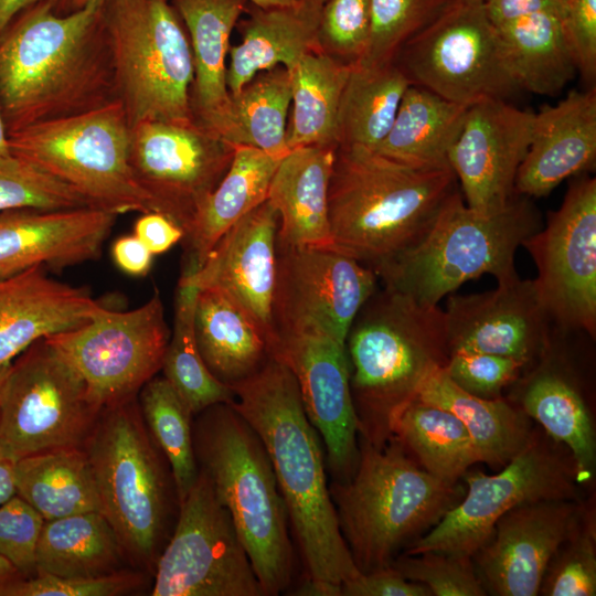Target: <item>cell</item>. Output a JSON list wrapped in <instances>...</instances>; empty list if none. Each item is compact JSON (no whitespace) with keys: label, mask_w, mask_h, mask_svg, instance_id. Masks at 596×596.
Wrapping results in <instances>:
<instances>
[{"label":"cell","mask_w":596,"mask_h":596,"mask_svg":"<svg viewBox=\"0 0 596 596\" xmlns=\"http://www.w3.org/2000/svg\"><path fill=\"white\" fill-rule=\"evenodd\" d=\"M104 2L63 15L39 2L1 31L0 109L8 135L118 102Z\"/></svg>","instance_id":"cell-1"},{"label":"cell","mask_w":596,"mask_h":596,"mask_svg":"<svg viewBox=\"0 0 596 596\" xmlns=\"http://www.w3.org/2000/svg\"><path fill=\"white\" fill-rule=\"evenodd\" d=\"M231 389V405L256 432L269 456L305 578L341 587L361 572L341 533L323 444L306 415L294 374L272 356Z\"/></svg>","instance_id":"cell-2"},{"label":"cell","mask_w":596,"mask_h":596,"mask_svg":"<svg viewBox=\"0 0 596 596\" xmlns=\"http://www.w3.org/2000/svg\"><path fill=\"white\" fill-rule=\"evenodd\" d=\"M459 191L450 167L417 168L337 146L328 190L331 248L374 273L416 246Z\"/></svg>","instance_id":"cell-3"},{"label":"cell","mask_w":596,"mask_h":596,"mask_svg":"<svg viewBox=\"0 0 596 596\" xmlns=\"http://www.w3.org/2000/svg\"><path fill=\"white\" fill-rule=\"evenodd\" d=\"M344 348L359 440L383 447L395 417L449 359L445 311L376 289L352 321Z\"/></svg>","instance_id":"cell-4"},{"label":"cell","mask_w":596,"mask_h":596,"mask_svg":"<svg viewBox=\"0 0 596 596\" xmlns=\"http://www.w3.org/2000/svg\"><path fill=\"white\" fill-rule=\"evenodd\" d=\"M195 416L192 434L199 469L228 512L263 595H279L291 584L294 549L266 448L231 403L212 405Z\"/></svg>","instance_id":"cell-5"},{"label":"cell","mask_w":596,"mask_h":596,"mask_svg":"<svg viewBox=\"0 0 596 596\" xmlns=\"http://www.w3.org/2000/svg\"><path fill=\"white\" fill-rule=\"evenodd\" d=\"M329 490L361 573L390 565L400 549L430 530L464 496L462 487L424 470L394 437L380 448L360 440L354 473L332 480Z\"/></svg>","instance_id":"cell-6"},{"label":"cell","mask_w":596,"mask_h":596,"mask_svg":"<svg viewBox=\"0 0 596 596\" xmlns=\"http://www.w3.org/2000/svg\"><path fill=\"white\" fill-rule=\"evenodd\" d=\"M83 449L100 512L130 566L153 575L179 501L169 464L149 434L137 396L104 407Z\"/></svg>","instance_id":"cell-7"},{"label":"cell","mask_w":596,"mask_h":596,"mask_svg":"<svg viewBox=\"0 0 596 596\" xmlns=\"http://www.w3.org/2000/svg\"><path fill=\"white\" fill-rule=\"evenodd\" d=\"M542 227L538 209L515 194L508 205L485 215L470 209L458 191L424 238L375 274L384 287L419 304L438 305L464 283L490 274L498 283L517 278L519 246Z\"/></svg>","instance_id":"cell-8"},{"label":"cell","mask_w":596,"mask_h":596,"mask_svg":"<svg viewBox=\"0 0 596 596\" xmlns=\"http://www.w3.org/2000/svg\"><path fill=\"white\" fill-rule=\"evenodd\" d=\"M104 19L117 97L129 126L192 120V51L170 0H106Z\"/></svg>","instance_id":"cell-9"},{"label":"cell","mask_w":596,"mask_h":596,"mask_svg":"<svg viewBox=\"0 0 596 596\" xmlns=\"http://www.w3.org/2000/svg\"><path fill=\"white\" fill-rule=\"evenodd\" d=\"M129 130L119 102L8 135L10 152L74 189L89 206L116 215L152 211L128 160Z\"/></svg>","instance_id":"cell-10"},{"label":"cell","mask_w":596,"mask_h":596,"mask_svg":"<svg viewBox=\"0 0 596 596\" xmlns=\"http://www.w3.org/2000/svg\"><path fill=\"white\" fill-rule=\"evenodd\" d=\"M462 477L467 491L461 499L403 554L440 551L472 557L509 510L539 500H579L582 487L568 450L534 429L522 449L498 472L467 471Z\"/></svg>","instance_id":"cell-11"},{"label":"cell","mask_w":596,"mask_h":596,"mask_svg":"<svg viewBox=\"0 0 596 596\" xmlns=\"http://www.w3.org/2000/svg\"><path fill=\"white\" fill-rule=\"evenodd\" d=\"M102 407L77 371L45 339L17 356L0 398V456L15 462L83 447Z\"/></svg>","instance_id":"cell-12"},{"label":"cell","mask_w":596,"mask_h":596,"mask_svg":"<svg viewBox=\"0 0 596 596\" xmlns=\"http://www.w3.org/2000/svg\"><path fill=\"white\" fill-rule=\"evenodd\" d=\"M394 62L412 85L467 107L505 100L520 89L483 0H455L400 49Z\"/></svg>","instance_id":"cell-13"},{"label":"cell","mask_w":596,"mask_h":596,"mask_svg":"<svg viewBox=\"0 0 596 596\" xmlns=\"http://www.w3.org/2000/svg\"><path fill=\"white\" fill-rule=\"evenodd\" d=\"M151 596H260L262 587L226 509L206 475L179 503L153 573Z\"/></svg>","instance_id":"cell-14"},{"label":"cell","mask_w":596,"mask_h":596,"mask_svg":"<svg viewBox=\"0 0 596 596\" xmlns=\"http://www.w3.org/2000/svg\"><path fill=\"white\" fill-rule=\"evenodd\" d=\"M44 339L77 371L93 400L104 408L137 396L156 376L170 331L156 291L131 310L102 305L87 322Z\"/></svg>","instance_id":"cell-15"},{"label":"cell","mask_w":596,"mask_h":596,"mask_svg":"<svg viewBox=\"0 0 596 596\" xmlns=\"http://www.w3.org/2000/svg\"><path fill=\"white\" fill-rule=\"evenodd\" d=\"M524 246L534 260L540 300L563 332L596 336V180H572L561 206Z\"/></svg>","instance_id":"cell-16"},{"label":"cell","mask_w":596,"mask_h":596,"mask_svg":"<svg viewBox=\"0 0 596 596\" xmlns=\"http://www.w3.org/2000/svg\"><path fill=\"white\" fill-rule=\"evenodd\" d=\"M235 147L192 120H143L130 126L128 160L152 211L183 233L203 200L216 188Z\"/></svg>","instance_id":"cell-17"},{"label":"cell","mask_w":596,"mask_h":596,"mask_svg":"<svg viewBox=\"0 0 596 596\" xmlns=\"http://www.w3.org/2000/svg\"><path fill=\"white\" fill-rule=\"evenodd\" d=\"M376 280L373 269L336 249L277 243L276 333L318 328L344 344L352 321L376 290Z\"/></svg>","instance_id":"cell-18"},{"label":"cell","mask_w":596,"mask_h":596,"mask_svg":"<svg viewBox=\"0 0 596 596\" xmlns=\"http://www.w3.org/2000/svg\"><path fill=\"white\" fill-rule=\"evenodd\" d=\"M270 355L296 379L332 480H348L359 460V434L344 344L318 328L284 330L277 332Z\"/></svg>","instance_id":"cell-19"},{"label":"cell","mask_w":596,"mask_h":596,"mask_svg":"<svg viewBox=\"0 0 596 596\" xmlns=\"http://www.w3.org/2000/svg\"><path fill=\"white\" fill-rule=\"evenodd\" d=\"M588 504L574 499L526 502L505 512L490 539L473 555L487 594L535 596L545 570L581 524Z\"/></svg>","instance_id":"cell-20"},{"label":"cell","mask_w":596,"mask_h":596,"mask_svg":"<svg viewBox=\"0 0 596 596\" xmlns=\"http://www.w3.org/2000/svg\"><path fill=\"white\" fill-rule=\"evenodd\" d=\"M534 113L504 99L468 107L448 164L470 209L494 214L515 195V177L531 143Z\"/></svg>","instance_id":"cell-21"},{"label":"cell","mask_w":596,"mask_h":596,"mask_svg":"<svg viewBox=\"0 0 596 596\" xmlns=\"http://www.w3.org/2000/svg\"><path fill=\"white\" fill-rule=\"evenodd\" d=\"M445 311L449 351L471 350L533 364L555 327L533 279L519 276L480 294L454 295Z\"/></svg>","instance_id":"cell-22"},{"label":"cell","mask_w":596,"mask_h":596,"mask_svg":"<svg viewBox=\"0 0 596 596\" xmlns=\"http://www.w3.org/2000/svg\"><path fill=\"white\" fill-rule=\"evenodd\" d=\"M278 226L277 211L264 201L223 234L195 273L180 277L198 289H219L234 299L263 330L269 350L277 338L273 302Z\"/></svg>","instance_id":"cell-23"},{"label":"cell","mask_w":596,"mask_h":596,"mask_svg":"<svg viewBox=\"0 0 596 596\" xmlns=\"http://www.w3.org/2000/svg\"><path fill=\"white\" fill-rule=\"evenodd\" d=\"M116 217L91 206L0 212V278L34 266L62 269L97 258Z\"/></svg>","instance_id":"cell-24"},{"label":"cell","mask_w":596,"mask_h":596,"mask_svg":"<svg viewBox=\"0 0 596 596\" xmlns=\"http://www.w3.org/2000/svg\"><path fill=\"white\" fill-rule=\"evenodd\" d=\"M526 369L508 398L568 450L578 483L590 485L596 475L595 425L582 384L558 350L556 329L545 351Z\"/></svg>","instance_id":"cell-25"},{"label":"cell","mask_w":596,"mask_h":596,"mask_svg":"<svg viewBox=\"0 0 596 596\" xmlns=\"http://www.w3.org/2000/svg\"><path fill=\"white\" fill-rule=\"evenodd\" d=\"M596 161V91L571 92L534 114L532 139L519 167L514 192L544 196L565 179L590 171Z\"/></svg>","instance_id":"cell-26"},{"label":"cell","mask_w":596,"mask_h":596,"mask_svg":"<svg viewBox=\"0 0 596 596\" xmlns=\"http://www.w3.org/2000/svg\"><path fill=\"white\" fill-rule=\"evenodd\" d=\"M100 306L83 288L49 277L41 265L0 278V365L38 340L87 322Z\"/></svg>","instance_id":"cell-27"},{"label":"cell","mask_w":596,"mask_h":596,"mask_svg":"<svg viewBox=\"0 0 596 596\" xmlns=\"http://www.w3.org/2000/svg\"><path fill=\"white\" fill-rule=\"evenodd\" d=\"M336 148L299 147L280 159L267 194L279 216L278 244L331 248L328 190Z\"/></svg>","instance_id":"cell-28"},{"label":"cell","mask_w":596,"mask_h":596,"mask_svg":"<svg viewBox=\"0 0 596 596\" xmlns=\"http://www.w3.org/2000/svg\"><path fill=\"white\" fill-rule=\"evenodd\" d=\"M320 11L300 1L276 8L248 3L247 18L240 22L241 42L228 52V92H238L259 72L276 66L289 71L307 53L319 52L316 33Z\"/></svg>","instance_id":"cell-29"},{"label":"cell","mask_w":596,"mask_h":596,"mask_svg":"<svg viewBox=\"0 0 596 596\" xmlns=\"http://www.w3.org/2000/svg\"><path fill=\"white\" fill-rule=\"evenodd\" d=\"M280 159L255 148L235 147L226 173L200 204L184 231L181 275L195 273L223 234L267 200Z\"/></svg>","instance_id":"cell-30"},{"label":"cell","mask_w":596,"mask_h":596,"mask_svg":"<svg viewBox=\"0 0 596 596\" xmlns=\"http://www.w3.org/2000/svg\"><path fill=\"white\" fill-rule=\"evenodd\" d=\"M194 332L205 365L230 387L255 374L272 358L268 340L259 326L219 289H199Z\"/></svg>","instance_id":"cell-31"},{"label":"cell","mask_w":596,"mask_h":596,"mask_svg":"<svg viewBox=\"0 0 596 596\" xmlns=\"http://www.w3.org/2000/svg\"><path fill=\"white\" fill-rule=\"evenodd\" d=\"M291 104L289 72L284 66L259 72L202 123L233 147H251L283 158Z\"/></svg>","instance_id":"cell-32"},{"label":"cell","mask_w":596,"mask_h":596,"mask_svg":"<svg viewBox=\"0 0 596 596\" xmlns=\"http://www.w3.org/2000/svg\"><path fill=\"white\" fill-rule=\"evenodd\" d=\"M417 398L453 413L466 427L479 462L500 469L532 434L530 418L510 398H481L458 387L444 368L432 372Z\"/></svg>","instance_id":"cell-33"},{"label":"cell","mask_w":596,"mask_h":596,"mask_svg":"<svg viewBox=\"0 0 596 596\" xmlns=\"http://www.w3.org/2000/svg\"><path fill=\"white\" fill-rule=\"evenodd\" d=\"M180 15L190 40L194 78L190 105L195 123H202L227 99L226 85L230 38L246 0H170Z\"/></svg>","instance_id":"cell-34"},{"label":"cell","mask_w":596,"mask_h":596,"mask_svg":"<svg viewBox=\"0 0 596 596\" xmlns=\"http://www.w3.org/2000/svg\"><path fill=\"white\" fill-rule=\"evenodd\" d=\"M468 107L409 85L385 138L373 150L417 168H446Z\"/></svg>","instance_id":"cell-35"},{"label":"cell","mask_w":596,"mask_h":596,"mask_svg":"<svg viewBox=\"0 0 596 596\" xmlns=\"http://www.w3.org/2000/svg\"><path fill=\"white\" fill-rule=\"evenodd\" d=\"M563 17L561 11H545L496 26L519 88L554 96L575 76Z\"/></svg>","instance_id":"cell-36"},{"label":"cell","mask_w":596,"mask_h":596,"mask_svg":"<svg viewBox=\"0 0 596 596\" xmlns=\"http://www.w3.org/2000/svg\"><path fill=\"white\" fill-rule=\"evenodd\" d=\"M128 567L121 543L102 512L44 522L36 549L38 575L96 577Z\"/></svg>","instance_id":"cell-37"},{"label":"cell","mask_w":596,"mask_h":596,"mask_svg":"<svg viewBox=\"0 0 596 596\" xmlns=\"http://www.w3.org/2000/svg\"><path fill=\"white\" fill-rule=\"evenodd\" d=\"M17 494L45 521L100 512L94 473L83 447L58 448L13 462Z\"/></svg>","instance_id":"cell-38"},{"label":"cell","mask_w":596,"mask_h":596,"mask_svg":"<svg viewBox=\"0 0 596 596\" xmlns=\"http://www.w3.org/2000/svg\"><path fill=\"white\" fill-rule=\"evenodd\" d=\"M350 71V64L321 52L307 53L288 71L292 104L286 134L289 150L338 146V111Z\"/></svg>","instance_id":"cell-39"},{"label":"cell","mask_w":596,"mask_h":596,"mask_svg":"<svg viewBox=\"0 0 596 596\" xmlns=\"http://www.w3.org/2000/svg\"><path fill=\"white\" fill-rule=\"evenodd\" d=\"M409 85L395 62L352 64L338 111V146L374 150L390 131Z\"/></svg>","instance_id":"cell-40"},{"label":"cell","mask_w":596,"mask_h":596,"mask_svg":"<svg viewBox=\"0 0 596 596\" xmlns=\"http://www.w3.org/2000/svg\"><path fill=\"white\" fill-rule=\"evenodd\" d=\"M392 437L424 470L446 483H457L470 466L479 462L459 418L417 397L395 417Z\"/></svg>","instance_id":"cell-41"},{"label":"cell","mask_w":596,"mask_h":596,"mask_svg":"<svg viewBox=\"0 0 596 596\" xmlns=\"http://www.w3.org/2000/svg\"><path fill=\"white\" fill-rule=\"evenodd\" d=\"M199 289L179 279L173 332L163 358V376L196 415L220 403L234 401L233 390L220 382L205 365L195 339L194 308Z\"/></svg>","instance_id":"cell-42"},{"label":"cell","mask_w":596,"mask_h":596,"mask_svg":"<svg viewBox=\"0 0 596 596\" xmlns=\"http://www.w3.org/2000/svg\"><path fill=\"white\" fill-rule=\"evenodd\" d=\"M138 403L149 434L169 464L180 503L199 476L194 415L164 376L149 380L139 391Z\"/></svg>","instance_id":"cell-43"},{"label":"cell","mask_w":596,"mask_h":596,"mask_svg":"<svg viewBox=\"0 0 596 596\" xmlns=\"http://www.w3.org/2000/svg\"><path fill=\"white\" fill-rule=\"evenodd\" d=\"M454 1L369 0L370 36L366 51L356 64L394 62L400 49L437 20Z\"/></svg>","instance_id":"cell-44"},{"label":"cell","mask_w":596,"mask_h":596,"mask_svg":"<svg viewBox=\"0 0 596 596\" xmlns=\"http://www.w3.org/2000/svg\"><path fill=\"white\" fill-rule=\"evenodd\" d=\"M83 206L89 205L74 189L34 163L11 152L0 156V212Z\"/></svg>","instance_id":"cell-45"},{"label":"cell","mask_w":596,"mask_h":596,"mask_svg":"<svg viewBox=\"0 0 596 596\" xmlns=\"http://www.w3.org/2000/svg\"><path fill=\"white\" fill-rule=\"evenodd\" d=\"M544 596L596 595V521L588 504L578 528L552 556L540 589Z\"/></svg>","instance_id":"cell-46"},{"label":"cell","mask_w":596,"mask_h":596,"mask_svg":"<svg viewBox=\"0 0 596 596\" xmlns=\"http://www.w3.org/2000/svg\"><path fill=\"white\" fill-rule=\"evenodd\" d=\"M390 565L407 579L425 585L432 596L487 595L470 556L427 551L402 554Z\"/></svg>","instance_id":"cell-47"},{"label":"cell","mask_w":596,"mask_h":596,"mask_svg":"<svg viewBox=\"0 0 596 596\" xmlns=\"http://www.w3.org/2000/svg\"><path fill=\"white\" fill-rule=\"evenodd\" d=\"M369 0H327L317 25V45L321 53L345 64L360 61L370 36Z\"/></svg>","instance_id":"cell-48"},{"label":"cell","mask_w":596,"mask_h":596,"mask_svg":"<svg viewBox=\"0 0 596 596\" xmlns=\"http://www.w3.org/2000/svg\"><path fill=\"white\" fill-rule=\"evenodd\" d=\"M528 365L520 360L471 350H454L444 366L448 377L465 392L481 398H498Z\"/></svg>","instance_id":"cell-49"},{"label":"cell","mask_w":596,"mask_h":596,"mask_svg":"<svg viewBox=\"0 0 596 596\" xmlns=\"http://www.w3.org/2000/svg\"><path fill=\"white\" fill-rule=\"evenodd\" d=\"M148 574L128 567L96 577H57L39 574L14 584L7 596H120L143 589Z\"/></svg>","instance_id":"cell-50"},{"label":"cell","mask_w":596,"mask_h":596,"mask_svg":"<svg viewBox=\"0 0 596 596\" xmlns=\"http://www.w3.org/2000/svg\"><path fill=\"white\" fill-rule=\"evenodd\" d=\"M45 520L14 494L0 505V555L26 578L38 575L36 549Z\"/></svg>","instance_id":"cell-51"},{"label":"cell","mask_w":596,"mask_h":596,"mask_svg":"<svg viewBox=\"0 0 596 596\" xmlns=\"http://www.w3.org/2000/svg\"><path fill=\"white\" fill-rule=\"evenodd\" d=\"M564 29L577 71L588 83L596 76V0H566Z\"/></svg>","instance_id":"cell-52"},{"label":"cell","mask_w":596,"mask_h":596,"mask_svg":"<svg viewBox=\"0 0 596 596\" xmlns=\"http://www.w3.org/2000/svg\"><path fill=\"white\" fill-rule=\"evenodd\" d=\"M341 596H432L429 589L404 577L392 565L360 573L342 584Z\"/></svg>","instance_id":"cell-53"},{"label":"cell","mask_w":596,"mask_h":596,"mask_svg":"<svg viewBox=\"0 0 596 596\" xmlns=\"http://www.w3.org/2000/svg\"><path fill=\"white\" fill-rule=\"evenodd\" d=\"M134 234L152 255L163 254L183 238V230L162 213H141L134 226Z\"/></svg>","instance_id":"cell-54"},{"label":"cell","mask_w":596,"mask_h":596,"mask_svg":"<svg viewBox=\"0 0 596 596\" xmlns=\"http://www.w3.org/2000/svg\"><path fill=\"white\" fill-rule=\"evenodd\" d=\"M566 0H483L487 15L494 26L545 12H564Z\"/></svg>","instance_id":"cell-55"},{"label":"cell","mask_w":596,"mask_h":596,"mask_svg":"<svg viewBox=\"0 0 596 596\" xmlns=\"http://www.w3.org/2000/svg\"><path fill=\"white\" fill-rule=\"evenodd\" d=\"M111 256L121 272L131 276H143L150 269L153 255L134 234L117 238L111 247Z\"/></svg>","instance_id":"cell-56"},{"label":"cell","mask_w":596,"mask_h":596,"mask_svg":"<svg viewBox=\"0 0 596 596\" xmlns=\"http://www.w3.org/2000/svg\"><path fill=\"white\" fill-rule=\"evenodd\" d=\"M39 2H47L55 13L63 15L71 13L73 0H0V33L17 14Z\"/></svg>","instance_id":"cell-57"},{"label":"cell","mask_w":596,"mask_h":596,"mask_svg":"<svg viewBox=\"0 0 596 596\" xmlns=\"http://www.w3.org/2000/svg\"><path fill=\"white\" fill-rule=\"evenodd\" d=\"M17 494L13 462L0 456V505Z\"/></svg>","instance_id":"cell-58"},{"label":"cell","mask_w":596,"mask_h":596,"mask_svg":"<svg viewBox=\"0 0 596 596\" xmlns=\"http://www.w3.org/2000/svg\"><path fill=\"white\" fill-rule=\"evenodd\" d=\"M21 579H24L21 574L0 555V596H7L9 589Z\"/></svg>","instance_id":"cell-59"},{"label":"cell","mask_w":596,"mask_h":596,"mask_svg":"<svg viewBox=\"0 0 596 596\" xmlns=\"http://www.w3.org/2000/svg\"><path fill=\"white\" fill-rule=\"evenodd\" d=\"M259 8H276L295 6L299 0H246Z\"/></svg>","instance_id":"cell-60"},{"label":"cell","mask_w":596,"mask_h":596,"mask_svg":"<svg viewBox=\"0 0 596 596\" xmlns=\"http://www.w3.org/2000/svg\"><path fill=\"white\" fill-rule=\"evenodd\" d=\"M10 153L8 132L0 109V156Z\"/></svg>","instance_id":"cell-61"},{"label":"cell","mask_w":596,"mask_h":596,"mask_svg":"<svg viewBox=\"0 0 596 596\" xmlns=\"http://www.w3.org/2000/svg\"><path fill=\"white\" fill-rule=\"evenodd\" d=\"M106 0H73L71 12L79 10L93 2H104Z\"/></svg>","instance_id":"cell-62"},{"label":"cell","mask_w":596,"mask_h":596,"mask_svg":"<svg viewBox=\"0 0 596 596\" xmlns=\"http://www.w3.org/2000/svg\"><path fill=\"white\" fill-rule=\"evenodd\" d=\"M301 3L320 11L327 0H299Z\"/></svg>","instance_id":"cell-63"},{"label":"cell","mask_w":596,"mask_h":596,"mask_svg":"<svg viewBox=\"0 0 596 596\" xmlns=\"http://www.w3.org/2000/svg\"><path fill=\"white\" fill-rule=\"evenodd\" d=\"M11 363L0 365V398H1L2 386H3L4 380L7 377V374L9 372Z\"/></svg>","instance_id":"cell-64"}]
</instances>
